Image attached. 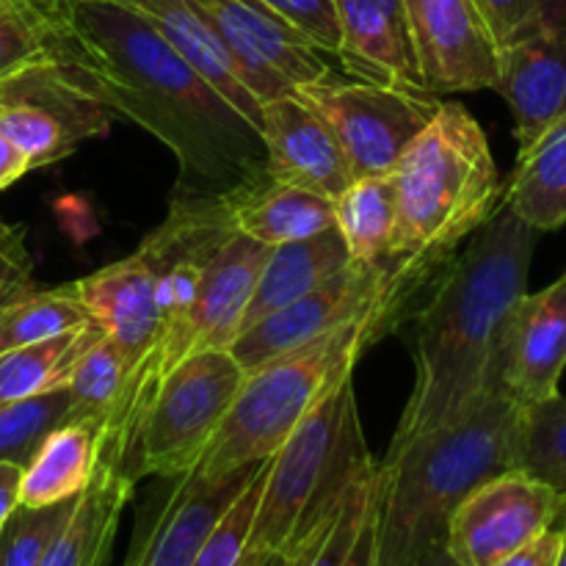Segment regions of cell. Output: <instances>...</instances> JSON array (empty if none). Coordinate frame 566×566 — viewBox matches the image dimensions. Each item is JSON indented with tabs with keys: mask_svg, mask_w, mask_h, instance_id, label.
<instances>
[{
	"mask_svg": "<svg viewBox=\"0 0 566 566\" xmlns=\"http://www.w3.org/2000/svg\"><path fill=\"white\" fill-rule=\"evenodd\" d=\"M48 59L44 22L28 3L0 6V83Z\"/></svg>",
	"mask_w": 566,
	"mask_h": 566,
	"instance_id": "cell-35",
	"label": "cell"
},
{
	"mask_svg": "<svg viewBox=\"0 0 566 566\" xmlns=\"http://www.w3.org/2000/svg\"><path fill=\"white\" fill-rule=\"evenodd\" d=\"M136 484L127 470L99 462L39 566H108L122 512L130 503Z\"/></svg>",
	"mask_w": 566,
	"mask_h": 566,
	"instance_id": "cell-21",
	"label": "cell"
},
{
	"mask_svg": "<svg viewBox=\"0 0 566 566\" xmlns=\"http://www.w3.org/2000/svg\"><path fill=\"white\" fill-rule=\"evenodd\" d=\"M144 14L158 25V31L169 39L171 48L186 59V64L260 133L263 103L249 92L235 59L224 48V42L210 31L208 22L186 0H158Z\"/></svg>",
	"mask_w": 566,
	"mask_h": 566,
	"instance_id": "cell-22",
	"label": "cell"
},
{
	"mask_svg": "<svg viewBox=\"0 0 566 566\" xmlns=\"http://www.w3.org/2000/svg\"><path fill=\"white\" fill-rule=\"evenodd\" d=\"M335 227L354 263H385L396 238L392 177H357L348 182L335 199Z\"/></svg>",
	"mask_w": 566,
	"mask_h": 566,
	"instance_id": "cell-27",
	"label": "cell"
},
{
	"mask_svg": "<svg viewBox=\"0 0 566 566\" xmlns=\"http://www.w3.org/2000/svg\"><path fill=\"white\" fill-rule=\"evenodd\" d=\"M88 318L108 335L136 370L158 337L155 271L142 252H133L75 282ZM130 370V374H133Z\"/></svg>",
	"mask_w": 566,
	"mask_h": 566,
	"instance_id": "cell-19",
	"label": "cell"
},
{
	"mask_svg": "<svg viewBox=\"0 0 566 566\" xmlns=\"http://www.w3.org/2000/svg\"><path fill=\"white\" fill-rule=\"evenodd\" d=\"M260 464L224 479H205L197 470L166 479L171 481L169 495L149 525L138 528L125 566H191L210 531L224 517Z\"/></svg>",
	"mask_w": 566,
	"mask_h": 566,
	"instance_id": "cell-14",
	"label": "cell"
},
{
	"mask_svg": "<svg viewBox=\"0 0 566 566\" xmlns=\"http://www.w3.org/2000/svg\"><path fill=\"white\" fill-rule=\"evenodd\" d=\"M293 92L326 122L354 180L390 175L442 103L420 88L385 86L335 72Z\"/></svg>",
	"mask_w": 566,
	"mask_h": 566,
	"instance_id": "cell-8",
	"label": "cell"
},
{
	"mask_svg": "<svg viewBox=\"0 0 566 566\" xmlns=\"http://www.w3.org/2000/svg\"><path fill=\"white\" fill-rule=\"evenodd\" d=\"M224 42L249 92L260 99L280 97L296 86L329 75L332 66L296 28L260 0H186Z\"/></svg>",
	"mask_w": 566,
	"mask_h": 566,
	"instance_id": "cell-12",
	"label": "cell"
},
{
	"mask_svg": "<svg viewBox=\"0 0 566 566\" xmlns=\"http://www.w3.org/2000/svg\"><path fill=\"white\" fill-rule=\"evenodd\" d=\"M28 171H31V166H28L25 155L0 133V191L20 180V177H25Z\"/></svg>",
	"mask_w": 566,
	"mask_h": 566,
	"instance_id": "cell-42",
	"label": "cell"
},
{
	"mask_svg": "<svg viewBox=\"0 0 566 566\" xmlns=\"http://www.w3.org/2000/svg\"><path fill=\"white\" fill-rule=\"evenodd\" d=\"M31 271L25 230L0 219V280H31Z\"/></svg>",
	"mask_w": 566,
	"mask_h": 566,
	"instance_id": "cell-38",
	"label": "cell"
},
{
	"mask_svg": "<svg viewBox=\"0 0 566 566\" xmlns=\"http://www.w3.org/2000/svg\"><path fill=\"white\" fill-rule=\"evenodd\" d=\"M108 125V111L77 92L50 59L0 83V133L25 155L31 171L105 136Z\"/></svg>",
	"mask_w": 566,
	"mask_h": 566,
	"instance_id": "cell-10",
	"label": "cell"
},
{
	"mask_svg": "<svg viewBox=\"0 0 566 566\" xmlns=\"http://www.w3.org/2000/svg\"><path fill=\"white\" fill-rule=\"evenodd\" d=\"M3 3H25V0H0V6Z\"/></svg>",
	"mask_w": 566,
	"mask_h": 566,
	"instance_id": "cell-48",
	"label": "cell"
},
{
	"mask_svg": "<svg viewBox=\"0 0 566 566\" xmlns=\"http://www.w3.org/2000/svg\"><path fill=\"white\" fill-rule=\"evenodd\" d=\"M558 547H562V528H551L542 536H536L534 542H528L525 547L514 551L512 556H506L495 566H556Z\"/></svg>",
	"mask_w": 566,
	"mask_h": 566,
	"instance_id": "cell-39",
	"label": "cell"
},
{
	"mask_svg": "<svg viewBox=\"0 0 566 566\" xmlns=\"http://www.w3.org/2000/svg\"><path fill=\"white\" fill-rule=\"evenodd\" d=\"M376 470H379V464H376ZM376 486H379V481H376ZM346 566H379V562H376V501L370 506L368 520H365L363 531H359V539Z\"/></svg>",
	"mask_w": 566,
	"mask_h": 566,
	"instance_id": "cell-41",
	"label": "cell"
},
{
	"mask_svg": "<svg viewBox=\"0 0 566 566\" xmlns=\"http://www.w3.org/2000/svg\"><path fill=\"white\" fill-rule=\"evenodd\" d=\"M374 464L348 376L265 464L252 531L238 566H254L274 553L296 551L335 512L348 486Z\"/></svg>",
	"mask_w": 566,
	"mask_h": 566,
	"instance_id": "cell-6",
	"label": "cell"
},
{
	"mask_svg": "<svg viewBox=\"0 0 566 566\" xmlns=\"http://www.w3.org/2000/svg\"><path fill=\"white\" fill-rule=\"evenodd\" d=\"M88 324L92 318L77 296L75 282L50 291H36L31 285L0 304V354L53 340Z\"/></svg>",
	"mask_w": 566,
	"mask_h": 566,
	"instance_id": "cell-29",
	"label": "cell"
},
{
	"mask_svg": "<svg viewBox=\"0 0 566 566\" xmlns=\"http://www.w3.org/2000/svg\"><path fill=\"white\" fill-rule=\"evenodd\" d=\"M33 282L31 280H0V304H6L9 298H14L17 293L28 291Z\"/></svg>",
	"mask_w": 566,
	"mask_h": 566,
	"instance_id": "cell-44",
	"label": "cell"
},
{
	"mask_svg": "<svg viewBox=\"0 0 566 566\" xmlns=\"http://www.w3.org/2000/svg\"><path fill=\"white\" fill-rule=\"evenodd\" d=\"M97 326L88 324L53 340L0 354V401H17L66 387L77 359L97 340Z\"/></svg>",
	"mask_w": 566,
	"mask_h": 566,
	"instance_id": "cell-28",
	"label": "cell"
},
{
	"mask_svg": "<svg viewBox=\"0 0 566 566\" xmlns=\"http://www.w3.org/2000/svg\"><path fill=\"white\" fill-rule=\"evenodd\" d=\"M348 263H352V254H348L337 227L321 232V235L304 238V241L271 247L263 269H260L252 298H249L241 332L263 321L265 315L287 307L296 298L307 296L310 291L324 285L329 276L346 269Z\"/></svg>",
	"mask_w": 566,
	"mask_h": 566,
	"instance_id": "cell-23",
	"label": "cell"
},
{
	"mask_svg": "<svg viewBox=\"0 0 566 566\" xmlns=\"http://www.w3.org/2000/svg\"><path fill=\"white\" fill-rule=\"evenodd\" d=\"M517 470L539 479L566 501V398L562 392L523 403Z\"/></svg>",
	"mask_w": 566,
	"mask_h": 566,
	"instance_id": "cell-31",
	"label": "cell"
},
{
	"mask_svg": "<svg viewBox=\"0 0 566 566\" xmlns=\"http://www.w3.org/2000/svg\"><path fill=\"white\" fill-rule=\"evenodd\" d=\"M566 370V271L539 293H525L503 343V387L520 403L556 396Z\"/></svg>",
	"mask_w": 566,
	"mask_h": 566,
	"instance_id": "cell-16",
	"label": "cell"
},
{
	"mask_svg": "<svg viewBox=\"0 0 566 566\" xmlns=\"http://www.w3.org/2000/svg\"><path fill=\"white\" fill-rule=\"evenodd\" d=\"M75 501L42 509L17 506L9 523L0 528V566H39L53 536L70 517Z\"/></svg>",
	"mask_w": 566,
	"mask_h": 566,
	"instance_id": "cell-33",
	"label": "cell"
},
{
	"mask_svg": "<svg viewBox=\"0 0 566 566\" xmlns=\"http://www.w3.org/2000/svg\"><path fill=\"white\" fill-rule=\"evenodd\" d=\"M564 497L523 470L475 486L448 520L446 551L459 566H495L556 528Z\"/></svg>",
	"mask_w": 566,
	"mask_h": 566,
	"instance_id": "cell-11",
	"label": "cell"
},
{
	"mask_svg": "<svg viewBox=\"0 0 566 566\" xmlns=\"http://www.w3.org/2000/svg\"><path fill=\"white\" fill-rule=\"evenodd\" d=\"M25 3L31 6L33 11H42V9H48V6L59 3V0H25ZM119 3L136 6V9H142V11H149V9H153L155 3H158V0H119Z\"/></svg>",
	"mask_w": 566,
	"mask_h": 566,
	"instance_id": "cell-45",
	"label": "cell"
},
{
	"mask_svg": "<svg viewBox=\"0 0 566 566\" xmlns=\"http://www.w3.org/2000/svg\"><path fill=\"white\" fill-rule=\"evenodd\" d=\"M298 556H302V545L291 553H274V556H265L263 562L254 566H298Z\"/></svg>",
	"mask_w": 566,
	"mask_h": 566,
	"instance_id": "cell-43",
	"label": "cell"
},
{
	"mask_svg": "<svg viewBox=\"0 0 566 566\" xmlns=\"http://www.w3.org/2000/svg\"><path fill=\"white\" fill-rule=\"evenodd\" d=\"M99 437L103 426L97 420H70L50 431L22 468L20 506L42 509L75 501L97 473Z\"/></svg>",
	"mask_w": 566,
	"mask_h": 566,
	"instance_id": "cell-24",
	"label": "cell"
},
{
	"mask_svg": "<svg viewBox=\"0 0 566 566\" xmlns=\"http://www.w3.org/2000/svg\"><path fill=\"white\" fill-rule=\"evenodd\" d=\"M227 208L232 230L269 249L335 230V202L276 180L227 199Z\"/></svg>",
	"mask_w": 566,
	"mask_h": 566,
	"instance_id": "cell-25",
	"label": "cell"
},
{
	"mask_svg": "<svg viewBox=\"0 0 566 566\" xmlns=\"http://www.w3.org/2000/svg\"><path fill=\"white\" fill-rule=\"evenodd\" d=\"M523 403L506 390L434 431L387 448L376 486V562L415 566L446 547L459 503L495 475L517 470Z\"/></svg>",
	"mask_w": 566,
	"mask_h": 566,
	"instance_id": "cell-3",
	"label": "cell"
},
{
	"mask_svg": "<svg viewBox=\"0 0 566 566\" xmlns=\"http://www.w3.org/2000/svg\"><path fill=\"white\" fill-rule=\"evenodd\" d=\"M429 287L415 282L403 271H398L390 260L385 263H348L335 276L310 291L307 296L296 298L287 307L265 315L254 326L243 329L232 340L227 352L241 363V368L254 370L269 359L280 357L282 352L315 340L324 332L354 321L368 310L390 304L403 318H412L415 302Z\"/></svg>",
	"mask_w": 566,
	"mask_h": 566,
	"instance_id": "cell-9",
	"label": "cell"
},
{
	"mask_svg": "<svg viewBox=\"0 0 566 566\" xmlns=\"http://www.w3.org/2000/svg\"><path fill=\"white\" fill-rule=\"evenodd\" d=\"M335 11L348 77L426 92L403 0H335Z\"/></svg>",
	"mask_w": 566,
	"mask_h": 566,
	"instance_id": "cell-18",
	"label": "cell"
},
{
	"mask_svg": "<svg viewBox=\"0 0 566 566\" xmlns=\"http://www.w3.org/2000/svg\"><path fill=\"white\" fill-rule=\"evenodd\" d=\"M539 232L506 205L470 235L426 291L412 313L415 385L390 448L462 418L503 387V343Z\"/></svg>",
	"mask_w": 566,
	"mask_h": 566,
	"instance_id": "cell-2",
	"label": "cell"
},
{
	"mask_svg": "<svg viewBox=\"0 0 566 566\" xmlns=\"http://www.w3.org/2000/svg\"><path fill=\"white\" fill-rule=\"evenodd\" d=\"M390 177L396 238L387 260L429 287L437 271L459 252V243L503 205L490 142L464 105L442 99Z\"/></svg>",
	"mask_w": 566,
	"mask_h": 566,
	"instance_id": "cell-4",
	"label": "cell"
},
{
	"mask_svg": "<svg viewBox=\"0 0 566 566\" xmlns=\"http://www.w3.org/2000/svg\"><path fill=\"white\" fill-rule=\"evenodd\" d=\"M495 92L512 108L523 153L566 114V22L501 48Z\"/></svg>",
	"mask_w": 566,
	"mask_h": 566,
	"instance_id": "cell-17",
	"label": "cell"
},
{
	"mask_svg": "<svg viewBox=\"0 0 566 566\" xmlns=\"http://www.w3.org/2000/svg\"><path fill=\"white\" fill-rule=\"evenodd\" d=\"M558 528H562V547H558L556 566H566V501H564V514H562V520H558Z\"/></svg>",
	"mask_w": 566,
	"mask_h": 566,
	"instance_id": "cell-47",
	"label": "cell"
},
{
	"mask_svg": "<svg viewBox=\"0 0 566 566\" xmlns=\"http://www.w3.org/2000/svg\"><path fill=\"white\" fill-rule=\"evenodd\" d=\"M260 3L296 28L321 53L337 55L340 28H337L335 0H260Z\"/></svg>",
	"mask_w": 566,
	"mask_h": 566,
	"instance_id": "cell-37",
	"label": "cell"
},
{
	"mask_svg": "<svg viewBox=\"0 0 566 566\" xmlns=\"http://www.w3.org/2000/svg\"><path fill=\"white\" fill-rule=\"evenodd\" d=\"M497 48L566 22V0H475Z\"/></svg>",
	"mask_w": 566,
	"mask_h": 566,
	"instance_id": "cell-36",
	"label": "cell"
},
{
	"mask_svg": "<svg viewBox=\"0 0 566 566\" xmlns=\"http://www.w3.org/2000/svg\"><path fill=\"white\" fill-rule=\"evenodd\" d=\"M61 75L177 158L171 199L241 197L271 180L263 136L221 99L136 6L59 0L36 11Z\"/></svg>",
	"mask_w": 566,
	"mask_h": 566,
	"instance_id": "cell-1",
	"label": "cell"
},
{
	"mask_svg": "<svg viewBox=\"0 0 566 566\" xmlns=\"http://www.w3.org/2000/svg\"><path fill=\"white\" fill-rule=\"evenodd\" d=\"M75 420L66 387L39 396L0 401V462L25 468L50 431Z\"/></svg>",
	"mask_w": 566,
	"mask_h": 566,
	"instance_id": "cell-32",
	"label": "cell"
},
{
	"mask_svg": "<svg viewBox=\"0 0 566 566\" xmlns=\"http://www.w3.org/2000/svg\"><path fill=\"white\" fill-rule=\"evenodd\" d=\"M403 321L396 307L381 304L249 370L230 412L191 470L205 479H224L274 457L291 431L352 376L357 359Z\"/></svg>",
	"mask_w": 566,
	"mask_h": 566,
	"instance_id": "cell-5",
	"label": "cell"
},
{
	"mask_svg": "<svg viewBox=\"0 0 566 566\" xmlns=\"http://www.w3.org/2000/svg\"><path fill=\"white\" fill-rule=\"evenodd\" d=\"M426 92L495 88L501 48L475 0H403Z\"/></svg>",
	"mask_w": 566,
	"mask_h": 566,
	"instance_id": "cell-13",
	"label": "cell"
},
{
	"mask_svg": "<svg viewBox=\"0 0 566 566\" xmlns=\"http://www.w3.org/2000/svg\"><path fill=\"white\" fill-rule=\"evenodd\" d=\"M260 136L271 180L335 202L354 180L326 122L296 92L263 103Z\"/></svg>",
	"mask_w": 566,
	"mask_h": 566,
	"instance_id": "cell-15",
	"label": "cell"
},
{
	"mask_svg": "<svg viewBox=\"0 0 566 566\" xmlns=\"http://www.w3.org/2000/svg\"><path fill=\"white\" fill-rule=\"evenodd\" d=\"M20 486H22L20 464L0 462V528L9 523V517L17 512V506H20Z\"/></svg>",
	"mask_w": 566,
	"mask_h": 566,
	"instance_id": "cell-40",
	"label": "cell"
},
{
	"mask_svg": "<svg viewBox=\"0 0 566 566\" xmlns=\"http://www.w3.org/2000/svg\"><path fill=\"white\" fill-rule=\"evenodd\" d=\"M415 566H459V564L453 562L451 556H448L446 547H437V551H431L429 556L420 558V562L415 564Z\"/></svg>",
	"mask_w": 566,
	"mask_h": 566,
	"instance_id": "cell-46",
	"label": "cell"
},
{
	"mask_svg": "<svg viewBox=\"0 0 566 566\" xmlns=\"http://www.w3.org/2000/svg\"><path fill=\"white\" fill-rule=\"evenodd\" d=\"M503 205L536 232L566 224V114L517 155Z\"/></svg>",
	"mask_w": 566,
	"mask_h": 566,
	"instance_id": "cell-26",
	"label": "cell"
},
{
	"mask_svg": "<svg viewBox=\"0 0 566 566\" xmlns=\"http://www.w3.org/2000/svg\"><path fill=\"white\" fill-rule=\"evenodd\" d=\"M269 247L232 230L205 263L191 321V354L224 352L238 337Z\"/></svg>",
	"mask_w": 566,
	"mask_h": 566,
	"instance_id": "cell-20",
	"label": "cell"
},
{
	"mask_svg": "<svg viewBox=\"0 0 566 566\" xmlns=\"http://www.w3.org/2000/svg\"><path fill=\"white\" fill-rule=\"evenodd\" d=\"M265 459L258 470L252 473V479L247 481V486L241 490V495L232 501V506L227 509L224 517L216 523V528L210 531V536L205 539V545L199 547L197 558L191 566H238L241 564L243 551H247L249 531H252L254 509H258L260 490H263V475H265Z\"/></svg>",
	"mask_w": 566,
	"mask_h": 566,
	"instance_id": "cell-34",
	"label": "cell"
},
{
	"mask_svg": "<svg viewBox=\"0 0 566 566\" xmlns=\"http://www.w3.org/2000/svg\"><path fill=\"white\" fill-rule=\"evenodd\" d=\"M247 370L230 352H197L169 370L149 401L133 457L136 479L188 473L230 412Z\"/></svg>",
	"mask_w": 566,
	"mask_h": 566,
	"instance_id": "cell-7",
	"label": "cell"
},
{
	"mask_svg": "<svg viewBox=\"0 0 566 566\" xmlns=\"http://www.w3.org/2000/svg\"><path fill=\"white\" fill-rule=\"evenodd\" d=\"M130 370L133 368L122 348L99 332L97 340L83 352L70 381H66L75 420H97L105 429L111 415L119 407Z\"/></svg>",
	"mask_w": 566,
	"mask_h": 566,
	"instance_id": "cell-30",
	"label": "cell"
}]
</instances>
